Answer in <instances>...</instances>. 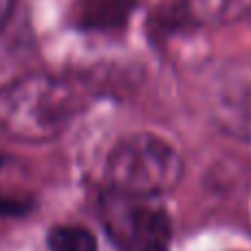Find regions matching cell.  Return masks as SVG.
<instances>
[{
	"instance_id": "cell-3",
	"label": "cell",
	"mask_w": 251,
	"mask_h": 251,
	"mask_svg": "<svg viewBox=\"0 0 251 251\" xmlns=\"http://www.w3.org/2000/svg\"><path fill=\"white\" fill-rule=\"evenodd\" d=\"M104 221L119 251H168L172 245V221L161 205L115 192L106 203Z\"/></svg>"
},
{
	"instance_id": "cell-5",
	"label": "cell",
	"mask_w": 251,
	"mask_h": 251,
	"mask_svg": "<svg viewBox=\"0 0 251 251\" xmlns=\"http://www.w3.org/2000/svg\"><path fill=\"white\" fill-rule=\"evenodd\" d=\"M13 7H16V0H0V29L9 22L13 13Z\"/></svg>"
},
{
	"instance_id": "cell-1",
	"label": "cell",
	"mask_w": 251,
	"mask_h": 251,
	"mask_svg": "<svg viewBox=\"0 0 251 251\" xmlns=\"http://www.w3.org/2000/svg\"><path fill=\"white\" fill-rule=\"evenodd\" d=\"M84 108V97L64 77L29 73L0 88V132L26 143L51 141Z\"/></svg>"
},
{
	"instance_id": "cell-2",
	"label": "cell",
	"mask_w": 251,
	"mask_h": 251,
	"mask_svg": "<svg viewBox=\"0 0 251 251\" xmlns=\"http://www.w3.org/2000/svg\"><path fill=\"white\" fill-rule=\"evenodd\" d=\"M181 176L178 150L152 132L128 134L106 156V181L117 194L152 199L174 190Z\"/></svg>"
},
{
	"instance_id": "cell-4",
	"label": "cell",
	"mask_w": 251,
	"mask_h": 251,
	"mask_svg": "<svg viewBox=\"0 0 251 251\" xmlns=\"http://www.w3.org/2000/svg\"><path fill=\"white\" fill-rule=\"evenodd\" d=\"M47 245L51 251H97V238L82 225H57L49 231Z\"/></svg>"
}]
</instances>
